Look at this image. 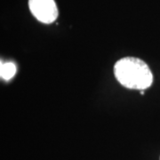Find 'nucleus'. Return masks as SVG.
<instances>
[{"label": "nucleus", "instance_id": "nucleus-1", "mask_svg": "<svg viewBox=\"0 0 160 160\" xmlns=\"http://www.w3.org/2000/svg\"><path fill=\"white\" fill-rule=\"evenodd\" d=\"M116 79L128 89L145 90L152 85L153 75L148 64L136 57H125L114 66Z\"/></svg>", "mask_w": 160, "mask_h": 160}, {"label": "nucleus", "instance_id": "nucleus-2", "mask_svg": "<svg viewBox=\"0 0 160 160\" xmlns=\"http://www.w3.org/2000/svg\"><path fill=\"white\" fill-rule=\"evenodd\" d=\"M31 13L40 22L50 24L58 17V9L54 0H29Z\"/></svg>", "mask_w": 160, "mask_h": 160}, {"label": "nucleus", "instance_id": "nucleus-3", "mask_svg": "<svg viewBox=\"0 0 160 160\" xmlns=\"http://www.w3.org/2000/svg\"><path fill=\"white\" fill-rule=\"evenodd\" d=\"M17 68L13 62H5L0 64V76L4 80H10L16 74Z\"/></svg>", "mask_w": 160, "mask_h": 160}]
</instances>
